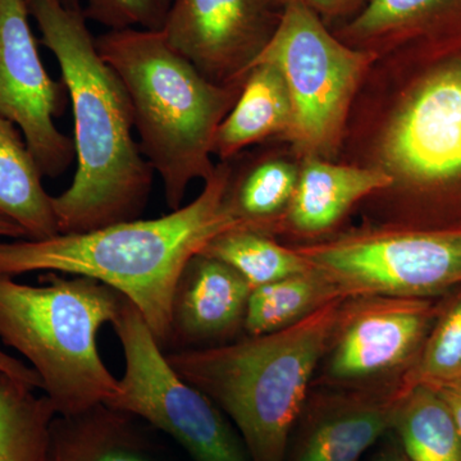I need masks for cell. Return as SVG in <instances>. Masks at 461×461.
Segmentation results:
<instances>
[{"mask_svg": "<svg viewBox=\"0 0 461 461\" xmlns=\"http://www.w3.org/2000/svg\"><path fill=\"white\" fill-rule=\"evenodd\" d=\"M41 42L54 54L71 99L75 124L74 181L53 196L59 233L87 232L139 220L154 171L132 136L131 100L100 56L87 20L59 0H27Z\"/></svg>", "mask_w": 461, "mask_h": 461, "instance_id": "cell-1", "label": "cell"}, {"mask_svg": "<svg viewBox=\"0 0 461 461\" xmlns=\"http://www.w3.org/2000/svg\"><path fill=\"white\" fill-rule=\"evenodd\" d=\"M341 153L344 163L391 178L386 190L363 202L379 214L375 223H402L418 200L460 187L461 54L411 77L378 57L351 105Z\"/></svg>", "mask_w": 461, "mask_h": 461, "instance_id": "cell-2", "label": "cell"}, {"mask_svg": "<svg viewBox=\"0 0 461 461\" xmlns=\"http://www.w3.org/2000/svg\"><path fill=\"white\" fill-rule=\"evenodd\" d=\"M230 171V162L218 163L198 198L154 220L47 239L0 240V276L56 272L95 278L136 306L166 351L182 271L215 236L239 229L226 205Z\"/></svg>", "mask_w": 461, "mask_h": 461, "instance_id": "cell-3", "label": "cell"}, {"mask_svg": "<svg viewBox=\"0 0 461 461\" xmlns=\"http://www.w3.org/2000/svg\"><path fill=\"white\" fill-rule=\"evenodd\" d=\"M346 300H330L286 329L166 351V357L226 414L251 461H286L291 432L315 369L329 353Z\"/></svg>", "mask_w": 461, "mask_h": 461, "instance_id": "cell-4", "label": "cell"}, {"mask_svg": "<svg viewBox=\"0 0 461 461\" xmlns=\"http://www.w3.org/2000/svg\"><path fill=\"white\" fill-rule=\"evenodd\" d=\"M96 47L129 94L139 147L163 182L167 205L181 208L191 182L214 172L215 132L245 80H208L160 30H109Z\"/></svg>", "mask_w": 461, "mask_h": 461, "instance_id": "cell-5", "label": "cell"}, {"mask_svg": "<svg viewBox=\"0 0 461 461\" xmlns=\"http://www.w3.org/2000/svg\"><path fill=\"white\" fill-rule=\"evenodd\" d=\"M39 286L0 276V339L32 364L57 415L109 403L120 391L96 336L126 297L95 278L47 272Z\"/></svg>", "mask_w": 461, "mask_h": 461, "instance_id": "cell-6", "label": "cell"}, {"mask_svg": "<svg viewBox=\"0 0 461 461\" xmlns=\"http://www.w3.org/2000/svg\"><path fill=\"white\" fill-rule=\"evenodd\" d=\"M281 2L280 23L253 66L271 63L286 81L293 124L284 141L294 154L335 160L355 96L378 56L339 41L304 0Z\"/></svg>", "mask_w": 461, "mask_h": 461, "instance_id": "cell-7", "label": "cell"}, {"mask_svg": "<svg viewBox=\"0 0 461 461\" xmlns=\"http://www.w3.org/2000/svg\"><path fill=\"white\" fill-rule=\"evenodd\" d=\"M296 250L345 299H430L461 286V226L372 222Z\"/></svg>", "mask_w": 461, "mask_h": 461, "instance_id": "cell-8", "label": "cell"}, {"mask_svg": "<svg viewBox=\"0 0 461 461\" xmlns=\"http://www.w3.org/2000/svg\"><path fill=\"white\" fill-rule=\"evenodd\" d=\"M112 324L123 348L126 369L118 395L105 405L162 430L193 461H251L226 414L172 368L129 299Z\"/></svg>", "mask_w": 461, "mask_h": 461, "instance_id": "cell-9", "label": "cell"}, {"mask_svg": "<svg viewBox=\"0 0 461 461\" xmlns=\"http://www.w3.org/2000/svg\"><path fill=\"white\" fill-rule=\"evenodd\" d=\"M30 16L27 0H0V117L23 132L42 176L58 177L76 159L74 140L54 122L68 91L42 65Z\"/></svg>", "mask_w": 461, "mask_h": 461, "instance_id": "cell-10", "label": "cell"}, {"mask_svg": "<svg viewBox=\"0 0 461 461\" xmlns=\"http://www.w3.org/2000/svg\"><path fill=\"white\" fill-rule=\"evenodd\" d=\"M281 14V0H172L160 32L208 80L242 83Z\"/></svg>", "mask_w": 461, "mask_h": 461, "instance_id": "cell-11", "label": "cell"}, {"mask_svg": "<svg viewBox=\"0 0 461 461\" xmlns=\"http://www.w3.org/2000/svg\"><path fill=\"white\" fill-rule=\"evenodd\" d=\"M439 309L430 299L366 296L346 300L330 346L327 375L359 384L408 371Z\"/></svg>", "mask_w": 461, "mask_h": 461, "instance_id": "cell-12", "label": "cell"}, {"mask_svg": "<svg viewBox=\"0 0 461 461\" xmlns=\"http://www.w3.org/2000/svg\"><path fill=\"white\" fill-rule=\"evenodd\" d=\"M253 287L230 266L199 253L189 260L173 294L166 351L206 348L242 327Z\"/></svg>", "mask_w": 461, "mask_h": 461, "instance_id": "cell-13", "label": "cell"}, {"mask_svg": "<svg viewBox=\"0 0 461 461\" xmlns=\"http://www.w3.org/2000/svg\"><path fill=\"white\" fill-rule=\"evenodd\" d=\"M390 185L386 173L371 167L302 158L295 194L278 235L288 232L313 240L330 235L354 206Z\"/></svg>", "mask_w": 461, "mask_h": 461, "instance_id": "cell-14", "label": "cell"}, {"mask_svg": "<svg viewBox=\"0 0 461 461\" xmlns=\"http://www.w3.org/2000/svg\"><path fill=\"white\" fill-rule=\"evenodd\" d=\"M461 20V0H366L332 32L355 50L382 56L446 32Z\"/></svg>", "mask_w": 461, "mask_h": 461, "instance_id": "cell-15", "label": "cell"}, {"mask_svg": "<svg viewBox=\"0 0 461 461\" xmlns=\"http://www.w3.org/2000/svg\"><path fill=\"white\" fill-rule=\"evenodd\" d=\"M138 418L100 403L51 426V461H167L142 433Z\"/></svg>", "mask_w": 461, "mask_h": 461, "instance_id": "cell-16", "label": "cell"}, {"mask_svg": "<svg viewBox=\"0 0 461 461\" xmlns=\"http://www.w3.org/2000/svg\"><path fill=\"white\" fill-rule=\"evenodd\" d=\"M230 162L226 205L239 229L278 235L282 218L293 202L300 159L280 151H260Z\"/></svg>", "mask_w": 461, "mask_h": 461, "instance_id": "cell-17", "label": "cell"}, {"mask_svg": "<svg viewBox=\"0 0 461 461\" xmlns=\"http://www.w3.org/2000/svg\"><path fill=\"white\" fill-rule=\"evenodd\" d=\"M293 124V103L280 69L256 63L249 69L241 93L215 132L212 153L221 162L245 149L272 139L285 140Z\"/></svg>", "mask_w": 461, "mask_h": 461, "instance_id": "cell-18", "label": "cell"}, {"mask_svg": "<svg viewBox=\"0 0 461 461\" xmlns=\"http://www.w3.org/2000/svg\"><path fill=\"white\" fill-rule=\"evenodd\" d=\"M399 393L357 397L315 418L306 429L291 461H359L393 429Z\"/></svg>", "mask_w": 461, "mask_h": 461, "instance_id": "cell-19", "label": "cell"}, {"mask_svg": "<svg viewBox=\"0 0 461 461\" xmlns=\"http://www.w3.org/2000/svg\"><path fill=\"white\" fill-rule=\"evenodd\" d=\"M42 177L23 132L0 117V214L25 230L27 239L59 233L53 196L42 186Z\"/></svg>", "mask_w": 461, "mask_h": 461, "instance_id": "cell-20", "label": "cell"}, {"mask_svg": "<svg viewBox=\"0 0 461 461\" xmlns=\"http://www.w3.org/2000/svg\"><path fill=\"white\" fill-rule=\"evenodd\" d=\"M393 429L409 461H461V436L447 403L427 384L406 391Z\"/></svg>", "mask_w": 461, "mask_h": 461, "instance_id": "cell-21", "label": "cell"}, {"mask_svg": "<svg viewBox=\"0 0 461 461\" xmlns=\"http://www.w3.org/2000/svg\"><path fill=\"white\" fill-rule=\"evenodd\" d=\"M57 411L36 388L0 373V461H51Z\"/></svg>", "mask_w": 461, "mask_h": 461, "instance_id": "cell-22", "label": "cell"}, {"mask_svg": "<svg viewBox=\"0 0 461 461\" xmlns=\"http://www.w3.org/2000/svg\"><path fill=\"white\" fill-rule=\"evenodd\" d=\"M341 297L314 269L253 288L245 313L248 336L286 329L330 300Z\"/></svg>", "mask_w": 461, "mask_h": 461, "instance_id": "cell-23", "label": "cell"}, {"mask_svg": "<svg viewBox=\"0 0 461 461\" xmlns=\"http://www.w3.org/2000/svg\"><path fill=\"white\" fill-rule=\"evenodd\" d=\"M200 253L227 264L253 288L312 269L296 248L284 247L273 236L247 229L224 230Z\"/></svg>", "mask_w": 461, "mask_h": 461, "instance_id": "cell-24", "label": "cell"}, {"mask_svg": "<svg viewBox=\"0 0 461 461\" xmlns=\"http://www.w3.org/2000/svg\"><path fill=\"white\" fill-rule=\"evenodd\" d=\"M461 379V290L437 314L414 363L403 373L396 393L418 384L439 386Z\"/></svg>", "mask_w": 461, "mask_h": 461, "instance_id": "cell-25", "label": "cell"}, {"mask_svg": "<svg viewBox=\"0 0 461 461\" xmlns=\"http://www.w3.org/2000/svg\"><path fill=\"white\" fill-rule=\"evenodd\" d=\"M109 30H162L172 0H59Z\"/></svg>", "mask_w": 461, "mask_h": 461, "instance_id": "cell-26", "label": "cell"}, {"mask_svg": "<svg viewBox=\"0 0 461 461\" xmlns=\"http://www.w3.org/2000/svg\"><path fill=\"white\" fill-rule=\"evenodd\" d=\"M315 14L330 27V23H342L353 17L366 0H304Z\"/></svg>", "mask_w": 461, "mask_h": 461, "instance_id": "cell-27", "label": "cell"}, {"mask_svg": "<svg viewBox=\"0 0 461 461\" xmlns=\"http://www.w3.org/2000/svg\"><path fill=\"white\" fill-rule=\"evenodd\" d=\"M0 373L16 378L23 384H29L36 390H41V381L32 366L12 357L0 348Z\"/></svg>", "mask_w": 461, "mask_h": 461, "instance_id": "cell-28", "label": "cell"}, {"mask_svg": "<svg viewBox=\"0 0 461 461\" xmlns=\"http://www.w3.org/2000/svg\"><path fill=\"white\" fill-rule=\"evenodd\" d=\"M430 387L436 388L439 395L442 396V399L445 400V402L447 403L461 436V379L439 384V386Z\"/></svg>", "mask_w": 461, "mask_h": 461, "instance_id": "cell-29", "label": "cell"}, {"mask_svg": "<svg viewBox=\"0 0 461 461\" xmlns=\"http://www.w3.org/2000/svg\"><path fill=\"white\" fill-rule=\"evenodd\" d=\"M0 238L11 240L27 239L26 232L21 229L14 221L0 214Z\"/></svg>", "mask_w": 461, "mask_h": 461, "instance_id": "cell-30", "label": "cell"}, {"mask_svg": "<svg viewBox=\"0 0 461 461\" xmlns=\"http://www.w3.org/2000/svg\"><path fill=\"white\" fill-rule=\"evenodd\" d=\"M375 461H409L408 457L399 451H390V453H386L382 455L381 457H378Z\"/></svg>", "mask_w": 461, "mask_h": 461, "instance_id": "cell-31", "label": "cell"}]
</instances>
